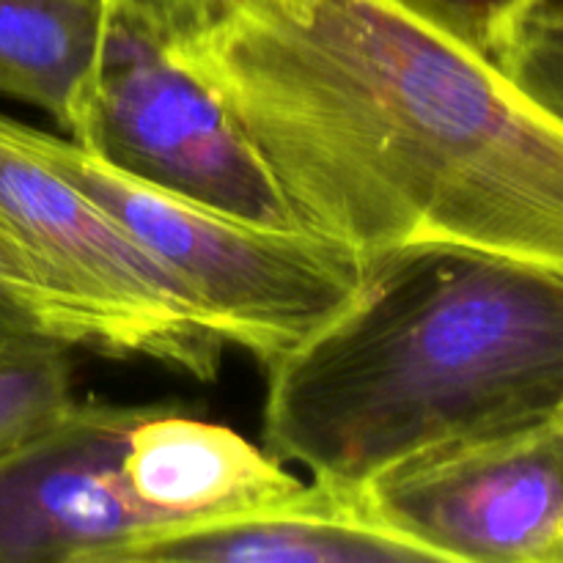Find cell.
I'll return each instance as SVG.
<instances>
[{"mask_svg":"<svg viewBox=\"0 0 563 563\" xmlns=\"http://www.w3.org/2000/svg\"><path fill=\"white\" fill-rule=\"evenodd\" d=\"M357 498L372 520L434 561L563 563V421L429 451Z\"/></svg>","mask_w":563,"mask_h":563,"instance_id":"obj_6","label":"cell"},{"mask_svg":"<svg viewBox=\"0 0 563 563\" xmlns=\"http://www.w3.org/2000/svg\"><path fill=\"white\" fill-rule=\"evenodd\" d=\"M302 229L361 256L454 242L563 269V124L394 0H225L168 44Z\"/></svg>","mask_w":563,"mask_h":563,"instance_id":"obj_1","label":"cell"},{"mask_svg":"<svg viewBox=\"0 0 563 563\" xmlns=\"http://www.w3.org/2000/svg\"><path fill=\"white\" fill-rule=\"evenodd\" d=\"M22 146L119 220L207 311L225 344L273 366L344 311L366 258L308 229H273L137 181L71 137L9 119Z\"/></svg>","mask_w":563,"mask_h":563,"instance_id":"obj_3","label":"cell"},{"mask_svg":"<svg viewBox=\"0 0 563 563\" xmlns=\"http://www.w3.org/2000/svg\"><path fill=\"white\" fill-rule=\"evenodd\" d=\"M423 563L434 561L366 515L357 493L311 482L300 498L196 526L157 528L99 563Z\"/></svg>","mask_w":563,"mask_h":563,"instance_id":"obj_9","label":"cell"},{"mask_svg":"<svg viewBox=\"0 0 563 563\" xmlns=\"http://www.w3.org/2000/svg\"><path fill=\"white\" fill-rule=\"evenodd\" d=\"M152 407L75 399L0 451V563H99L154 531L121 476L126 438Z\"/></svg>","mask_w":563,"mask_h":563,"instance_id":"obj_7","label":"cell"},{"mask_svg":"<svg viewBox=\"0 0 563 563\" xmlns=\"http://www.w3.org/2000/svg\"><path fill=\"white\" fill-rule=\"evenodd\" d=\"M363 258L350 306L267 368L269 454L357 493L563 421V269L454 242Z\"/></svg>","mask_w":563,"mask_h":563,"instance_id":"obj_2","label":"cell"},{"mask_svg":"<svg viewBox=\"0 0 563 563\" xmlns=\"http://www.w3.org/2000/svg\"><path fill=\"white\" fill-rule=\"evenodd\" d=\"M93 350L86 319L0 225V357Z\"/></svg>","mask_w":563,"mask_h":563,"instance_id":"obj_11","label":"cell"},{"mask_svg":"<svg viewBox=\"0 0 563 563\" xmlns=\"http://www.w3.org/2000/svg\"><path fill=\"white\" fill-rule=\"evenodd\" d=\"M69 135L132 179L253 223L302 229L218 93L163 36L110 9Z\"/></svg>","mask_w":563,"mask_h":563,"instance_id":"obj_5","label":"cell"},{"mask_svg":"<svg viewBox=\"0 0 563 563\" xmlns=\"http://www.w3.org/2000/svg\"><path fill=\"white\" fill-rule=\"evenodd\" d=\"M412 14L434 22L471 47L495 58L506 33L531 0H394Z\"/></svg>","mask_w":563,"mask_h":563,"instance_id":"obj_14","label":"cell"},{"mask_svg":"<svg viewBox=\"0 0 563 563\" xmlns=\"http://www.w3.org/2000/svg\"><path fill=\"white\" fill-rule=\"evenodd\" d=\"M522 14L553 16V20H563V0H531Z\"/></svg>","mask_w":563,"mask_h":563,"instance_id":"obj_16","label":"cell"},{"mask_svg":"<svg viewBox=\"0 0 563 563\" xmlns=\"http://www.w3.org/2000/svg\"><path fill=\"white\" fill-rule=\"evenodd\" d=\"M495 60L528 99L563 124V20L520 14Z\"/></svg>","mask_w":563,"mask_h":563,"instance_id":"obj_13","label":"cell"},{"mask_svg":"<svg viewBox=\"0 0 563 563\" xmlns=\"http://www.w3.org/2000/svg\"><path fill=\"white\" fill-rule=\"evenodd\" d=\"M121 476L154 531L269 509L308 489L278 456L174 405H154L132 427Z\"/></svg>","mask_w":563,"mask_h":563,"instance_id":"obj_8","label":"cell"},{"mask_svg":"<svg viewBox=\"0 0 563 563\" xmlns=\"http://www.w3.org/2000/svg\"><path fill=\"white\" fill-rule=\"evenodd\" d=\"M223 3L225 0H104L110 11L148 27L168 44L207 22Z\"/></svg>","mask_w":563,"mask_h":563,"instance_id":"obj_15","label":"cell"},{"mask_svg":"<svg viewBox=\"0 0 563 563\" xmlns=\"http://www.w3.org/2000/svg\"><path fill=\"white\" fill-rule=\"evenodd\" d=\"M75 401L64 350L0 357V451L53 421Z\"/></svg>","mask_w":563,"mask_h":563,"instance_id":"obj_12","label":"cell"},{"mask_svg":"<svg viewBox=\"0 0 563 563\" xmlns=\"http://www.w3.org/2000/svg\"><path fill=\"white\" fill-rule=\"evenodd\" d=\"M0 225L86 319L93 352L209 383L225 339L196 297L91 196L22 146L0 113Z\"/></svg>","mask_w":563,"mask_h":563,"instance_id":"obj_4","label":"cell"},{"mask_svg":"<svg viewBox=\"0 0 563 563\" xmlns=\"http://www.w3.org/2000/svg\"><path fill=\"white\" fill-rule=\"evenodd\" d=\"M104 22V0H0V93L69 130Z\"/></svg>","mask_w":563,"mask_h":563,"instance_id":"obj_10","label":"cell"}]
</instances>
